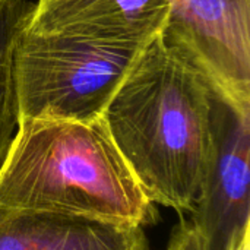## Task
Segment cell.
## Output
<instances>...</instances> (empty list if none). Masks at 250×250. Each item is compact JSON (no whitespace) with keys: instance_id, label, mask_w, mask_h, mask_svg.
Segmentation results:
<instances>
[{"instance_id":"1","label":"cell","mask_w":250,"mask_h":250,"mask_svg":"<svg viewBox=\"0 0 250 250\" xmlns=\"http://www.w3.org/2000/svg\"><path fill=\"white\" fill-rule=\"evenodd\" d=\"M214 101L208 79L160 32L105 107L116 146L155 205L193 211L214 148Z\"/></svg>"},{"instance_id":"2","label":"cell","mask_w":250,"mask_h":250,"mask_svg":"<svg viewBox=\"0 0 250 250\" xmlns=\"http://www.w3.org/2000/svg\"><path fill=\"white\" fill-rule=\"evenodd\" d=\"M0 207L125 227L158 221L103 117L21 119L0 168Z\"/></svg>"},{"instance_id":"3","label":"cell","mask_w":250,"mask_h":250,"mask_svg":"<svg viewBox=\"0 0 250 250\" xmlns=\"http://www.w3.org/2000/svg\"><path fill=\"white\" fill-rule=\"evenodd\" d=\"M146 42L23 29L15 50L19 119L103 117Z\"/></svg>"},{"instance_id":"4","label":"cell","mask_w":250,"mask_h":250,"mask_svg":"<svg viewBox=\"0 0 250 250\" xmlns=\"http://www.w3.org/2000/svg\"><path fill=\"white\" fill-rule=\"evenodd\" d=\"M161 32L221 98L250 107V0H170Z\"/></svg>"},{"instance_id":"5","label":"cell","mask_w":250,"mask_h":250,"mask_svg":"<svg viewBox=\"0 0 250 250\" xmlns=\"http://www.w3.org/2000/svg\"><path fill=\"white\" fill-rule=\"evenodd\" d=\"M250 107L215 92L214 148L190 212L201 250H233L250 233Z\"/></svg>"},{"instance_id":"6","label":"cell","mask_w":250,"mask_h":250,"mask_svg":"<svg viewBox=\"0 0 250 250\" xmlns=\"http://www.w3.org/2000/svg\"><path fill=\"white\" fill-rule=\"evenodd\" d=\"M170 0H37L25 29L146 42L168 18Z\"/></svg>"},{"instance_id":"7","label":"cell","mask_w":250,"mask_h":250,"mask_svg":"<svg viewBox=\"0 0 250 250\" xmlns=\"http://www.w3.org/2000/svg\"><path fill=\"white\" fill-rule=\"evenodd\" d=\"M0 250H149L142 227L0 207Z\"/></svg>"},{"instance_id":"8","label":"cell","mask_w":250,"mask_h":250,"mask_svg":"<svg viewBox=\"0 0 250 250\" xmlns=\"http://www.w3.org/2000/svg\"><path fill=\"white\" fill-rule=\"evenodd\" d=\"M32 7L28 0H0V168L19 127L15 50Z\"/></svg>"},{"instance_id":"9","label":"cell","mask_w":250,"mask_h":250,"mask_svg":"<svg viewBox=\"0 0 250 250\" xmlns=\"http://www.w3.org/2000/svg\"><path fill=\"white\" fill-rule=\"evenodd\" d=\"M167 250H201L196 231L190 220L180 215V221L171 230Z\"/></svg>"},{"instance_id":"10","label":"cell","mask_w":250,"mask_h":250,"mask_svg":"<svg viewBox=\"0 0 250 250\" xmlns=\"http://www.w3.org/2000/svg\"><path fill=\"white\" fill-rule=\"evenodd\" d=\"M233 250H250V233L245 234L243 239L236 245V248Z\"/></svg>"}]
</instances>
